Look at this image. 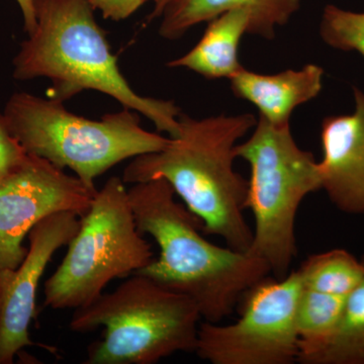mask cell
Returning <instances> with one entry per match:
<instances>
[{"instance_id": "obj_1", "label": "cell", "mask_w": 364, "mask_h": 364, "mask_svg": "<svg viewBox=\"0 0 364 364\" xmlns=\"http://www.w3.org/2000/svg\"><path fill=\"white\" fill-rule=\"evenodd\" d=\"M128 193L139 232L152 237L160 250L136 274L193 299L203 321L219 323L229 317L272 273L252 254L207 240L200 220L177 202L165 179L135 183Z\"/></svg>"}, {"instance_id": "obj_20", "label": "cell", "mask_w": 364, "mask_h": 364, "mask_svg": "<svg viewBox=\"0 0 364 364\" xmlns=\"http://www.w3.org/2000/svg\"><path fill=\"white\" fill-rule=\"evenodd\" d=\"M95 11L107 20L119 21L130 18L148 0H90Z\"/></svg>"}, {"instance_id": "obj_5", "label": "cell", "mask_w": 364, "mask_h": 364, "mask_svg": "<svg viewBox=\"0 0 364 364\" xmlns=\"http://www.w3.org/2000/svg\"><path fill=\"white\" fill-rule=\"evenodd\" d=\"M203 318L195 301L142 274L74 310V332L104 328L86 364H154L172 354L195 353Z\"/></svg>"}, {"instance_id": "obj_9", "label": "cell", "mask_w": 364, "mask_h": 364, "mask_svg": "<svg viewBox=\"0 0 364 364\" xmlns=\"http://www.w3.org/2000/svg\"><path fill=\"white\" fill-rule=\"evenodd\" d=\"M97 191L47 160L26 155L0 177V272L21 264L28 249L23 241L38 223L59 212L81 217Z\"/></svg>"}, {"instance_id": "obj_3", "label": "cell", "mask_w": 364, "mask_h": 364, "mask_svg": "<svg viewBox=\"0 0 364 364\" xmlns=\"http://www.w3.org/2000/svg\"><path fill=\"white\" fill-rule=\"evenodd\" d=\"M95 11L90 0H35L37 26L14 58V78H48L50 97L63 102L85 90L98 91L176 138L181 109L172 100L142 97L131 87Z\"/></svg>"}, {"instance_id": "obj_17", "label": "cell", "mask_w": 364, "mask_h": 364, "mask_svg": "<svg viewBox=\"0 0 364 364\" xmlns=\"http://www.w3.org/2000/svg\"><path fill=\"white\" fill-rule=\"evenodd\" d=\"M303 287L346 298L364 275L363 259L344 249H333L309 256L299 268Z\"/></svg>"}, {"instance_id": "obj_11", "label": "cell", "mask_w": 364, "mask_h": 364, "mask_svg": "<svg viewBox=\"0 0 364 364\" xmlns=\"http://www.w3.org/2000/svg\"><path fill=\"white\" fill-rule=\"evenodd\" d=\"M354 111L321 126V189L341 212L364 215V92L353 87Z\"/></svg>"}, {"instance_id": "obj_18", "label": "cell", "mask_w": 364, "mask_h": 364, "mask_svg": "<svg viewBox=\"0 0 364 364\" xmlns=\"http://www.w3.org/2000/svg\"><path fill=\"white\" fill-rule=\"evenodd\" d=\"M320 36L333 49L358 52L364 58V13L328 4L321 18Z\"/></svg>"}, {"instance_id": "obj_16", "label": "cell", "mask_w": 364, "mask_h": 364, "mask_svg": "<svg viewBox=\"0 0 364 364\" xmlns=\"http://www.w3.org/2000/svg\"><path fill=\"white\" fill-rule=\"evenodd\" d=\"M345 299L303 287L296 313L299 340L298 363L331 339L341 318Z\"/></svg>"}, {"instance_id": "obj_6", "label": "cell", "mask_w": 364, "mask_h": 364, "mask_svg": "<svg viewBox=\"0 0 364 364\" xmlns=\"http://www.w3.org/2000/svg\"><path fill=\"white\" fill-rule=\"evenodd\" d=\"M235 156L250 166L246 208L252 212L247 252L264 261L275 279L289 272L298 254L296 218L306 196L321 189L318 162L301 149L289 126L258 117L252 135L237 144Z\"/></svg>"}, {"instance_id": "obj_8", "label": "cell", "mask_w": 364, "mask_h": 364, "mask_svg": "<svg viewBox=\"0 0 364 364\" xmlns=\"http://www.w3.org/2000/svg\"><path fill=\"white\" fill-rule=\"evenodd\" d=\"M301 291L298 270L282 279L267 277L243 296L233 324L202 321L195 353L212 364L298 363L296 313Z\"/></svg>"}, {"instance_id": "obj_7", "label": "cell", "mask_w": 364, "mask_h": 364, "mask_svg": "<svg viewBox=\"0 0 364 364\" xmlns=\"http://www.w3.org/2000/svg\"><path fill=\"white\" fill-rule=\"evenodd\" d=\"M143 236L123 179L111 177L81 215L65 257L45 282L44 305L82 308L102 296L112 280L142 270L154 259L152 245Z\"/></svg>"}, {"instance_id": "obj_19", "label": "cell", "mask_w": 364, "mask_h": 364, "mask_svg": "<svg viewBox=\"0 0 364 364\" xmlns=\"http://www.w3.org/2000/svg\"><path fill=\"white\" fill-rule=\"evenodd\" d=\"M26 155L21 144L9 133L4 114H0V177L20 164Z\"/></svg>"}, {"instance_id": "obj_12", "label": "cell", "mask_w": 364, "mask_h": 364, "mask_svg": "<svg viewBox=\"0 0 364 364\" xmlns=\"http://www.w3.org/2000/svg\"><path fill=\"white\" fill-rule=\"evenodd\" d=\"M324 70L308 64L299 70L261 74L242 68L231 81L234 95L247 100L259 111V117L273 126H289L294 109L315 100L323 88Z\"/></svg>"}, {"instance_id": "obj_22", "label": "cell", "mask_w": 364, "mask_h": 364, "mask_svg": "<svg viewBox=\"0 0 364 364\" xmlns=\"http://www.w3.org/2000/svg\"><path fill=\"white\" fill-rule=\"evenodd\" d=\"M168 0H155L154 7H153L152 11L147 16V23L157 20L161 16V13L164 6H166Z\"/></svg>"}, {"instance_id": "obj_14", "label": "cell", "mask_w": 364, "mask_h": 364, "mask_svg": "<svg viewBox=\"0 0 364 364\" xmlns=\"http://www.w3.org/2000/svg\"><path fill=\"white\" fill-rule=\"evenodd\" d=\"M249 9H235L208 21L202 39L184 56L170 61V68H186L208 79L232 78L243 68L238 49L249 32Z\"/></svg>"}, {"instance_id": "obj_13", "label": "cell", "mask_w": 364, "mask_h": 364, "mask_svg": "<svg viewBox=\"0 0 364 364\" xmlns=\"http://www.w3.org/2000/svg\"><path fill=\"white\" fill-rule=\"evenodd\" d=\"M301 4V0H168L160 16L159 35L177 40L198 23L244 7L251 14L249 35L272 40L277 28L286 26Z\"/></svg>"}, {"instance_id": "obj_2", "label": "cell", "mask_w": 364, "mask_h": 364, "mask_svg": "<svg viewBox=\"0 0 364 364\" xmlns=\"http://www.w3.org/2000/svg\"><path fill=\"white\" fill-rule=\"evenodd\" d=\"M179 133L157 152L139 155L124 170V183L165 179L200 220L203 233L247 252L252 231L244 217L248 181L234 169L235 147L252 130V114L193 119L181 114Z\"/></svg>"}, {"instance_id": "obj_4", "label": "cell", "mask_w": 364, "mask_h": 364, "mask_svg": "<svg viewBox=\"0 0 364 364\" xmlns=\"http://www.w3.org/2000/svg\"><path fill=\"white\" fill-rule=\"evenodd\" d=\"M2 114L28 154L72 170L92 189L95 179L119 163L164 149L170 141L143 129L139 114L126 107L95 121L67 111L58 100L16 92Z\"/></svg>"}, {"instance_id": "obj_21", "label": "cell", "mask_w": 364, "mask_h": 364, "mask_svg": "<svg viewBox=\"0 0 364 364\" xmlns=\"http://www.w3.org/2000/svg\"><path fill=\"white\" fill-rule=\"evenodd\" d=\"M20 6L21 14H23V30L30 35L35 31L37 26L36 18L35 0H16Z\"/></svg>"}, {"instance_id": "obj_15", "label": "cell", "mask_w": 364, "mask_h": 364, "mask_svg": "<svg viewBox=\"0 0 364 364\" xmlns=\"http://www.w3.org/2000/svg\"><path fill=\"white\" fill-rule=\"evenodd\" d=\"M361 259L364 264V256ZM299 363L364 364V275L345 299L343 312L331 339Z\"/></svg>"}, {"instance_id": "obj_10", "label": "cell", "mask_w": 364, "mask_h": 364, "mask_svg": "<svg viewBox=\"0 0 364 364\" xmlns=\"http://www.w3.org/2000/svg\"><path fill=\"white\" fill-rule=\"evenodd\" d=\"M80 227V215L59 212L38 223L28 233L30 247L18 268L0 272V364L14 363L25 347H43L31 339L40 280L54 254L70 243Z\"/></svg>"}]
</instances>
